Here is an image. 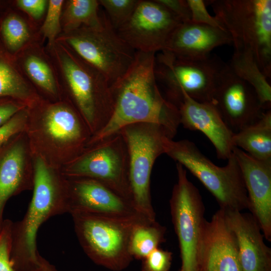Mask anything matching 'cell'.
<instances>
[{
  "mask_svg": "<svg viewBox=\"0 0 271 271\" xmlns=\"http://www.w3.org/2000/svg\"><path fill=\"white\" fill-rule=\"evenodd\" d=\"M156 53L136 51L132 63L124 74L110 86L114 106L107 124L92 136L87 147L136 123L157 124L171 138L180 124L177 106L165 98L155 73Z\"/></svg>",
  "mask_w": 271,
  "mask_h": 271,
  "instance_id": "1",
  "label": "cell"
},
{
  "mask_svg": "<svg viewBox=\"0 0 271 271\" xmlns=\"http://www.w3.org/2000/svg\"><path fill=\"white\" fill-rule=\"evenodd\" d=\"M27 109L25 132L33 157L60 170L86 148L92 134L67 98L53 101L42 97Z\"/></svg>",
  "mask_w": 271,
  "mask_h": 271,
  "instance_id": "2",
  "label": "cell"
},
{
  "mask_svg": "<svg viewBox=\"0 0 271 271\" xmlns=\"http://www.w3.org/2000/svg\"><path fill=\"white\" fill-rule=\"evenodd\" d=\"M33 193L23 217L12 223L10 258L15 271H35L43 257L37 250L36 237L49 218L68 213L67 180L60 170L33 157Z\"/></svg>",
  "mask_w": 271,
  "mask_h": 271,
  "instance_id": "3",
  "label": "cell"
},
{
  "mask_svg": "<svg viewBox=\"0 0 271 271\" xmlns=\"http://www.w3.org/2000/svg\"><path fill=\"white\" fill-rule=\"evenodd\" d=\"M56 67L64 97L77 109L92 136L108 123L114 110L111 85L98 70L67 46H45Z\"/></svg>",
  "mask_w": 271,
  "mask_h": 271,
  "instance_id": "4",
  "label": "cell"
},
{
  "mask_svg": "<svg viewBox=\"0 0 271 271\" xmlns=\"http://www.w3.org/2000/svg\"><path fill=\"white\" fill-rule=\"evenodd\" d=\"M231 36L234 50L250 52L265 76L271 78V1H205Z\"/></svg>",
  "mask_w": 271,
  "mask_h": 271,
  "instance_id": "5",
  "label": "cell"
},
{
  "mask_svg": "<svg viewBox=\"0 0 271 271\" xmlns=\"http://www.w3.org/2000/svg\"><path fill=\"white\" fill-rule=\"evenodd\" d=\"M165 154L181 164L212 194L225 211L248 209L249 202L242 172L233 152L227 164L219 167L212 163L192 142L170 139Z\"/></svg>",
  "mask_w": 271,
  "mask_h": 271,
  "instance_id": "6",
  "label": "cell"
},
{
  "mask_svg": "<svg viewBox=\"0 0 271 271\" xmlns=\"http://www.w3.org/2000/svg\"><path fill=\"white\" fill-rule=\"evenodd\" d=\"M118 132L123 138L129 155V181L132 203L146 218L156 220L152 203L151 176L157 159L165 154L167 144L173 139L160 125L140 122L130 124Z\"/></svg>",
  "mask_w": 271,
  "mask_h": 271,
  "instance_id": "7",
  "label": "cell"
},
{
  "mask_svg": "<svg viewBox=\"0 0 271 271\" xmlns=\"http://www.w3.org/2000/svg\"><path fill=\"white\" fill-rule=\"evenodd\" d=\"M70 214L80 244L92 261L113 271L128 267L133 259L129 251L131 230L136 223L144 220H128L83 212Z\"/></svg>",
  "mask_w": 271,
  "mask_h": 271,
  "instance_id": "8",
  "label": "cell"
},
{
  "mask_svg": "<svg viewBox=\"0 0 271 271\" xmlns=\"http://www.w3.org/2000/svg\"><path fill=\"white\" fill-rule=\"evenodd\" d=\"M102 18L100 27H81L62 32L56 41L98 70L111 85L128 70L136 51L118 36L106 15Z\"/></svg>",
  "mask_w": 271,
  "mask_h": 271,
  "instance_id": "9",
  "label": "cell"
},
{
  "mask_svg": "<svg viewBox=\"0 0 271 271\" xmlns=\"http://www.w3.org/2000/svg\"><path fill=\"white\" fill-rule=\"evenodd\" d=\"M226 65L211 54L204 59L191 60L163 50L156 54L155 73L157 81L165 86L166 98L173 104L182 92L199 102H213Z\"/></svg>",
  "mask_w": 271,
  "mask_h": 271,
  "instance_id": "10",
  "label": "cell"
},
{
  "mask_svg": "<svg viewBox=\"0 0 271 271\" xmlns=\"http://www.w3.org/2000/svg\"><path fill=\"white\" fill-rule=\"evenodd\" d=\"M60 171L66 178H86L96 180L132 205L129 181L128 149L118 131L86 147Z\"/></svg>",
  "mask_w": 271,
  "mask_h": 271,
  "instance_id": "11",
  "label": "cell"
},
{
  "mask_svg": "<svg viewBox=\"0 0 271 271\" xmlns=\"http://www.w3.org/2000/svg\"><path fill=\"white\" fill-rule=\"evenodd\" d=\"M176 169L178 181L172 190L170 206L180 251L179 271H198V248L206 220L205 207L198 189L187 178L186 169L178 163Z\"/></svg>",
  "mask_w": 271,
  "mask_h": 271,
  "instance_id": "12",
  "label": "cell"
},
{
  "mask_svg": "<svg viewBox=\"0 0 271 271\" xmlns=\"http://www.w3.org/2000/svg\"><path fill=\"white\" fill-rule=\"evenodd\" d=\"M182 22L156 0H139L129 19L115 31L134 51L156 53Z\"/></svg>",
  "mask_w": 271,
  "mask_h": 271,
  "instance_id": "13",
  "label": "cell"
},
{
  "mask_svg": "<svg viewBox=\"0 0 271 271\" xmlns=\"http://www.w3.org/2000/svg\"><path fill=\"white\" fill-rule=\"evenodd\" d=\"M213 102L234 132L257 122L268 110L253 88L236 75L227 63L220 77Z\"/></svg>",
  "mask_w": 271,
  "mask_h": 271,
  "instance_id": "14",
  "label": "cell"
},
{
  "mask_svg": "<svg viewBox=\"0 0 271 271\" xmlns=\"http://www.w3.org/2000/svg\"><path fill=\"white\" fill-rule=\"evenodd\" d=\"M66 178L68 213L83 212L128 220H150L100 182L86 178Z\"/></svg>",
  "mask_w": 271,
  "mask_h": 271,
  "instance_id": "15",
  "label": "cell"
},
{
  "mask_svg": "<svg viewBox=\"0 0 271 271\" xmlns=\"http://www.w3.org/2000/svg\"><path fill=\"white\" fill-rule=\"evenodd\" d=\"M175 105L178 109L180 124L186 129L203 133L213 145L218 158L227 160L234 148V132L213 102L198 101L182 92Z\"/></svg>",
  "mask_w": 271,
  "mask_h": 271,
  "instance_id": "16",
  "label": "cell"
},
{
  "mask_svg": "<svg viewBox=\"0 0 271 271\" xmlns=\"http://www.w3.org/2000/svg\"><path fill=\"white\" fill-rule=\"evenodd\" d=\"M198 261V271H242L235 236L221 209L205 222Z\"/></svg>",
  "mask_w": 271,
  "mask_h": 271,
  "instance_id": "17",
  "label": "cell"
},
{
  "mask_svg": "<svg viewBox=\"0 0 271 271\" xmlns=\"http://www.w3.org/2000/svg\"><path fill=\"white\" fill-rule=\"evenodd\" d=\"M8 143L0 154V231L3 210L8 199L33 190L34 185L33 156L25 131Z\"/></svg>",
  "mask_w": 271,
  "mask_h": 271,
  "instance_id": "18",
  "label": "cell"
},
{
  "mask_svg": "<svg viewBox=\"0 0 271 271\" xmlns=\"http://www.w3.org/2000/svg\"><path fill=\"white\" fill-rule=\"evenodd\" d=\"M249 202L248 210L264 237L271 241V161H262L234 147Z\"/></svg>",
  "mask_w": 271,
  "mask_h": 271,
  "instance_id": "19",
  "label": "cell"
},
{
  "mask_svg": "<svg viewBox=\"0 0 271 271\" xmlns=\"http://www.w3.org/2000/svg\"><path fill=\"white\" fill-rule=\"evenodd\" d=\"M223 211L236 239L242 270L271 271V249L254 218L250 213Z\"/></svg>",
  "mask_w": 271,
  "mask_h": 271,
  "instance_id": "20",
  "label": "cell"
},
{
  "mask_svg": "<svg viewBox=\"0 0 271 271\" xmlns=\"http://www.w3.org/2000/svg\"><path fill=\"white\" fill-rule=\"evenodd\" d=\"M231 44L232 38L225 29L188 21L175 29L163 50L179 58L199 60L219 46Z\"/></svg>",
  "mask_w": 271,
  "mask_h": 271,
  "instance_id": "21",
  "label": "cell"
},
{
  "mask_svg": "<svg viewBox=\"0 0 271 271\" xmlns=\"http://www.w3.org/2000/svg\"><path fill=\"white\" fill-rule=\"evenodd\" d=\"M41 39L30 43L14 56L21 72L43 98H64L55 65Z\"/></svg>",
  "mask_w": 271,
  "mask_h": 271,
  "instance_id": "22",
  "label": "cell"
},
{
  "mask_svg": "<svg viewBox=\"0 0 271 271\" xmlns=\"http://www.w3.org/2000/svg\"><path fill=\"white\" fill-rule=\"evenodd\" d=\"M39 29L24 13L11 6L10 1L0 11V41L13 56L30 43L43 40Z\"/></svg>",
  "mask_w": 271,
  "mask_h": 271,
  "instance_id": "23",
  "label": "cell"
},
{
  "mask_svg": "<svg viewBox=\"0 0 271 271\" xmlns=\"http://www.w3.org/2000/svg\"><path fill=\"white\" fill-rule=\"evenodd\" d=\"M41 97L0 41V98H10L30 107Z\"/></svg>",
  "mask_w": 271,
  "mask_h": 271,
  "instance_id": "24",
  "label": "cell"
},
{
  "mask_svg": "<svg viewBox=\"0 0 271 271\" xmlns=\"http://www.w3.org/2000/svg\"><path fill=\"white\" fill-rule=\"evenodd\" d=\"M234 147L262 161H271V111L268 109L256 122L234 132Z\"/></svg>",
  "mask_w": 271,
  "mask_h": 271,
  "instance_id": "25",
  "label": "cell"
},
{
  "mask_svg": "<svg viewBox=\"0 0 271 271\" xmlns=\"http://www.w3.org/2000/svg\"><path fill=\"white\" fill-rule=\"evenodd\" d=\"M228 65L236 75L253 88L264 107L269 109L271 86L253 55L245 51L234 50Z\"/></svg>",
  "mask_w": 271,
  "mask_h": 271,
  "instance_id": "26",
  "label": "cell"
},
{
  "mask_svg": "<svg viewBox=\"0 0 271 271\" xmlns=\"http://www.w3.org/2000/svg\"><path fill=\"white\" fill-rule=\"evenodd\" d=\"M99 6L97 0L64 1L61 15L62 32L81 27H100L103 18L99 14Z\"/></svg>",
  "mask_w": 271,
  "mask_h": 271,
  "instance_id": "27",
  "label": "cell"
},
{
  "mask_svg": "<svg viewBox=\"0 0 271 271\" xmlns=\"http://www.w3.org/2000/svg\"><path fill=\"white\" fill-rule=\"evenodd\" d=\"M166 228L156 220L136 223L131 230L129 251L132 258L143 259L166 240Z\"/></svg>",
  "mask_w": 271,
  "mask_h": 271,
  "instance_id": "28",
  "label": "cell"
},
{
  "mask_svg": "<svg viewBox=\"0 0 271 271\" xmlns=\"http://www.w3.org/2000/svg\"><path fill=\"white\" fill-rule=\"evenodd\" d=\"M64 0H48L44 19L39 29L43 40L47 41V45L54 43L62 33L61 15Z\"/></svg>",
  "mask_w": 271,
  "mask_h": 271,
  "instance_id": "29",
  "label": "cell"
},
{
  "mask_svg": "<svg viewBox=\"0 0 271 271\" xmlns=\"http://www.w3.org/2000/svg\"><path fill=\"white\" fill-rule=\"evenodd\" d=\"M100 6L105 10L110 25L116 30L132 14L139 0H99Z\"/></svg>",
  "mask_w": 271,
  "mask_h": 271,
  "instance_id": "30",
  "label": "cell"
},
{
  "mask_svg": "<svg viewBox=\"0 0 271 271\" xmlns=\"http://www.w3.org/2000/svg\"><path fill=\"white\" fill-rule=\"evenodd\" d=\"M10 4L40 27L46 13L48 0H15L10 1Z\"/></svg>",
  "mask_w": 271,
  "mask_h": 271,
  "instance_id": "31",
  "label": "cell"
},
{
  "mask_svg": "<svg viewBox=\"0 0 271 271\" xmlns=\"http://www.w3.org/2000/svg\"><path fill=\"white\" fill-rule=\"evenodd\" d=\"M28 116V109L26 108L0 126V149L15 136L25 131Z\"/></svg>",
  "mask_w": 271,
  "mask_h": 271,
  "instance_id": "32",
  "label": "cell"
},
{
  "mask_svg": "<svg viewBox=\"0 0 271 271\" xmlns=\"http://www.w3.org/2000/svg\"><path fill=\"white\" fill-rule=\"evenodd\" d=\"M173 253L158 247L142 259V271H169Z\"/></svg>",
  "mask_w": 271,
  "mask_h": 271,
  "instance_id": "33",
  "label": "cell"
},
{
  "mask_svg": "<svg viewBox=\"0 0 271 271\" xmlns=\"http://www.w3.org/2000/svg\"><path fill=\"white\" fill-rule=\"evenodd\" d=\"M12 225L11 221H5L0 231V271H15L10 258Z\"/></svg>",
  "mask_w": 271,
  "mask_h": 271,
  "instance_id": "34",
  "label": "cell"
},
{
  "mask_svg": "<svg viewBox=\"0 0 271 271\" xmlns=\"http://www.w3.org/2000/svg\"><path fill=\"white\" fill-rule=\"evenodd\" d=\"M187 2L191 12V21L223 29L215 17L208 12L205 1L187 0Z\"/></svg>",
  "mask_w": 271,
  "mask_h": 271,
  "instance_id": "35",
  "label": "cell"
},
{
  "mask_svg": "<svg viewBox=\"0 0 271 271\" xmlns=\"http://www.w3.org/2000/svg\"><path fill=\"white\" fill-rule=\"evenodd\" d=\"M27 108L22 102L10 98H0V126L21 110Z\"/></svg>",
  "mask_w": 271,
  "mask_h": 271,
  "instance_id": "36",
  "label": "cell"
},
{
  "mask_svg": "<svg viewBox=\"0 0 271 271\" xmlns=\"http://www.w3.org/2000/svg\"><path fill=\"white\" fill-rule=\"evenodd\" d=\"M177 16L182 22L191 21V12L187 0H156Z\"/></svg>",
  "mask_w": 271,
  "mask_h": 271,
  "instance_id": "37",
  "label": "cell"
},
{
  "mask_svg": "<svg viewBox=\"0 0 271 271\" xmlns=\"http://www.w3.org/2000/svg\"><path fill=\"white\" fill-rule=\"evenodd\" d=\"M35 271H58L54 265L43 258L40 266Z\"/></svg>",
  "mask_w": 271,
  "mask_h": 271,
  "instance_id": "38",
  "label": "cell"
},
{
  "mask_svg": "<svg viewBox=\"0 0 271 271\" xmlns=\"http://www.w3.org/2000/svg\"></svg>",
  "mask_w": 271,
  "mask_h": 271,
  "instance_id": "39",
  "label": "cell"
}]
</instances>
